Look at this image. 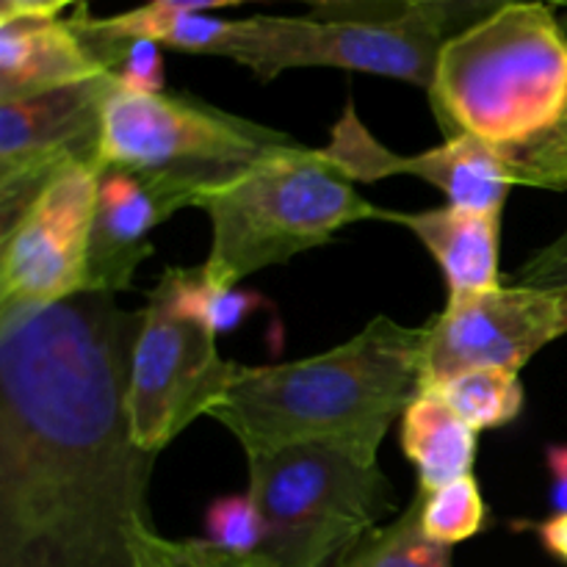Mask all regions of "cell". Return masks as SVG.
I'll return each instance as SVG.
<instances>
[{
    "label": "cell",
    "instance_id": "6da1fadb",
    "mask_svg": "<svg viewBox=\"0 0 567 567\" xmlns=\"http://www.w3.org/2000/svg\"><path fill=\"white\" fill-rule=\"evenodd\" d=\"M138 324L105 291L0 310V567H133L155 460L125 404Z\"/></svg>",
    "mask_w": 567,
    "mask_h": 567
},
{
    "label": "cell",
    "instance_id": "7a4b0ae2",
    "mask_svg": "<svg viewBox=\"0 0 567 567\" xmlns=\"http://www.w3.org/2000/svg\"><path fill=\"white\" fill-rule=\"evenodd\" d=\"M449 136H474L515 186L567 188V37L543 0L509 3L443 42L426 89Z\"/></svg>",
    "mask_w": 567,
    "mask_h": 567
},
{
    "label": "cell",
    "instance_id": "3957f363",
    "mask_svg": "<svg viewBox=\"0 0 567 567\" xmlns=\"http://www.w3.org/2000/svg\"><path fill=\"white\" fill-rule=\"evenodd\" d=\"M424 327L371 321L363 332L316 358L241 365L210 419L236 435L247 457L330 443L377 457L393 421L421 393Z\"/></svg>",
    "mask_w": 567,
    "mask_h": 567
},
{
    "label": "cell",
    "instance_id": "277c9868",
    "mask_svg": "<svg viewBox=\"0 0 567 567\" xmlns=\"http://www.w3.org/2000/svg\"><path fill=\"white\" fill-rule=\"evenodd\" d=\"M194 208H203L214 225L203 271L216 286H238L255 271L332 241L354 221L385 219V208L360 197L324 150L297 142L205 186Z\"/></svg>",
    "mask_w": 567,
    "mask_h": 567
},
{
    "label": "cell",
    "instance_id": "5b68a950",
    "mask_svg": "<svg viewBox=\"0 0 567 567\" xmlns=\"http://www.w3.org/2000/svg\"><path fill=\"white\" fill-rule=\"evenodd\" d=\"M247 463V493L266 524L260 554L282 567H324L393 509L377 457L352 449L293 443Z\"/></svg>",
    "mask_w": 567,
    "mask_h": 567
},
{
    "label": "cell",
    "instance_id": "8992f818",
    "mask_svg": "<svg viewBox=\"0 0 567 567\" xmlns=\"http://www.w3.org/2000/svg\"><path fill=\"white\" fill-rule=\"evenodd\" d=\"M452 33L443 6L391 17L255 14L233 22L225 59L247 66L260 81L299 66H338L430 89L437 53Z\"/></svg>",
    "mask_w": 567,
    "mask_h": 567
},
{
    "label": "cell",
    "instance_id": "52a82bcc",
    "mask_svg": "<svg viewBox=\"0 0 567 567\" xmlns=\"http://www.w3.org/2000/svg\"><path fill=\"white\" fill-rule=\"evenodd\" d=\"M293 138L183 94L133 92L111 72L103 97L100 166L166 172L210 186ZM199 188V192H203Z\"/></svg>",
    "mask_w": 567,
    "mask_h": 567
},
{
    "label": "cell",
    "instance_id": "ba28073f",
    "mask_svg": "<svg viewBox=\"0 0 567 567\" xmlns=\"http://www.w3.org/2000/svg\"><path fill=\"white\" fill-rule=\"evenodd\" d=\"M241 365L216 352V336L150 293L127 374V419L142 452L158 454L194 419L210 415Z\"/></svg>",
    "mask_w": 567,
    "mask_h": 567
},
{
    "label": "cell",
    "instance_id": "9c48e42d",
    "mask_svg": "<svg viewBox=\"0 0 567 567\" xmlns=\"http://www.w3.org/2000/svg\"><path fill=\"white\" fill-rule=\"evenodd\" d=\"M103 166L61 169L0 230V310L39 308L89 291V249Z\"/></svg>",
    "mask_w": 567,
    "mask_h": 567
},
{
    "label": "cell",
    "instance_id": "30bf717a",
    "mask_svg": "<svg viewBox=\"0 0 567 567\" xmlns=\"http://www.w3.org/2000/svg\"><path fill=\"white\" fill-rule=\"evenodd\" d=\"M567 336V293L498 286L449 305L424 324L421 391H437L465 371L518 374L543 347Z\"/></svg>",
    "mask_w": 567,
    "mask_h": 567
},
{
    "label": "cell",
    "instance_id": "8fae6325",
    "mask_svg": "<svg viewBox=\"0 0 567 567\" xmlns=\"http://www.w3.org/2000/svg\"><path fill=\"white\" fill-rule=\"evenodd\" d=\"M109 75L81 86L0 103V230L72 164H100Z\"/></svg>",
    "mask_w": 567,
    "mask_h": 567
},
{
    "label": "cell",
    "instance_id": "7c38bea8",
    "mask_svg": "<svg viewBox=\"0 0 567 567\" xmlns=\"http://www.w3.org/2000/svg\"><path fill=\"white\" fill-rule=\"evenodd\" d=\"M321 150L352 183L413 175L441 188L449 197V205L480 210V214H502L509 188L515 186L502 158L474 136H449L441 147L426 153H391L371 136L352 103L332 125L330 144Z\"/></svg>",
    "mask_w": 567,
    "mask_h": 567
},
{
    "label": "cell",
    "instance_id": "4fadbf2b",
    "mask_svg": "<svg viewBox=\"0 0 567 567\" xmlns=\"http://www.w3.org/2000/svg\"><path fill=\"white\" fill-rule=\"evenodd\" d=\"M199 188L197 181L183 175L105 166L89 249V291L131 288L138 264L153 255L150 233L181 208H192Z\"/></svg>",
    "mask_w": 567,
    "mask_h": 567
},
{
    "label": "cell",
    "instance_id": "5bb4252c",
    "mask_svg": "<svg viewBox=\"0 0 567 567\" xmlns=\"http://www.w3.org/2000/svg\"><path fill=\"white\" fill-rule=\"evenodd\" d=\"M109 72L70 17L0 22V103L81 86Z\"/></svg>",
    "mask_w": 567,
    "mask_h": 567
},
{
    "label": "cell",
    "instance_id": "9a60e30c",
    "mask_svg": "<svg viewBox=\"0 0 567 567\" xmlns=\"http://www.w3.org/2000/svg\"><path fill=\"white\" fill-rule=\"evenodd\" d=\"M388 221L408 227L430 249L446 277L449 297H471L502 286L498 277V241L502 214H480L457 205L419 210H385Z\"/></svg>",
    "mask_w": 567,
    "mask_h": 567
},
{
    "label": "cell",
    "instance_id": "2e32d148",
    "mask_svg": "<svg viewBox=\"0 0 567 567\" xmlns=\"http://www.w3.org/2000/svg\"><path fill=\"white\" fill-rule=\"evenodd\" d=\"M402 449L419 474V491L432 493L471 476L476 430H471L435 391H421L402 413Z\"/></svg>",
    "mask_w": 567,
    "mask_h": 567
},
{
    "label": "cell",
    "instance_id": "e0dca14e",
    "mask_svg": "<svg viewBox=\"0 0 567 567\" xmlns=\"http://www.w3.org/2000/svg\"><path fill=\"white\" fill-rule=\"evenodd\" d=\"M153 293L164 299L177 316L199 321L214 336L233 332L249 316L269 308V302L260 293L210 282L205 277L203 266H197V269H175L172 266V269L164 271V277H161Z\"/></svg>",
    "mask_w": 567,
    "mask_h": 567
},
{
    "label": "cell",
    "instance_id": "ac0fdd59",
    "mask_svg": "<svg viewBox=\"0 0 567 567\" xmlns=\"http://www.w3.org/2000/svg\"><path fill=\"white\" fill-rule=\"evenodd\" d=\"M336 567H454L452 548L421 532V496L393 524L371 529L338 557Z\"/></svg>",
    "mask_w": 567,
    "mask_h": 567
},
{
    "label": "cell",
    "instance_id": "d6986e66",
    "mask_svg": "<svg viewBox=\"0 0 567 567\" xmlns=\"http://www.w3.org/2000/svg\"><path fill=\"white\" fill-rule=\"evenodd\" d=\"M435 393L476 432L513 424L524 410V385L518 374L502 369L465 371L443 382Z\"/></svg>",
    "mask_w": 567,
    "mask_h": 567
},
{
    "label": "cell",
    "instance_id": "ffe728a7",
    "mask_svg": "<svg viewBox=\"0 0 567 567\" xmlns=\"http://www.w3.org/2000/svg\"><path fill=\"white\" fill-rule=\"evenodd\" d=\"M421 496V532L432 543L457 546L480 535L487 524V507L474 474L454 480L437 491Z\"/></svg>",
    "mask_w": 567,
    "mask_h": 567
},
{
    "label": "cell",
    "instance_id": "44dd1931",
    "mask_svg": "<svg viewBox=\"0 0 567 567\" xmlns=\"http://www.w3.org/2000/svg\"><path fill=\"white\" fill-rule=\"evenodd\" d=\"M133 567H282L264 554H230L208 540H172L150 520L133 532Z\"/></svg>",
    "mask_w": 567,
    "mask_h": 567
},
{
    "label": "cell",
    "instance_id": "7402d4cb",
    "mask_svg": "<svg viewBox=\"0 0 567 567\" xmlns=\"http://www.w3.org/2000/svg\"><path fill=\"white\" fill-rule=\"evenodd\" d=\"M205 535L221 551L260 554L266 543L264 515L249 493L216 498L205 513Z\"/></svg>",
    "mask_w": 567,
    "mask_h": 567
},
{
    "label": "cell",
    "instance_id": "603a6c76",
    "mask_svg": "<svg viewBox=\"0 0 567 567\" xmlns=\"http://www.w3.org/2000/svg\"><path fill=\"white\" fill-rule=\"evenodd\" d=\"M509 286L540 288V291L567 293V230L557 241L537 249L526 264L509 275Z\"/></svg>",
    "mask_w": 567,
    "mask_h": 567
},
{
    "label": "cell",
    "instance_id": "cb8c5ba5",
    "mask_svg": "<svg viewBox=\"0 0 567 567\" xmlns=\"http://www.w3.org/2000/svg\"><path fill=\"white\" fill-rule=\"evenodd\" d=\"M299 3H308L316 11V17H358L354 11H369L374 6H388L396 14L399 11L419 9V6H443L446 11L452 9V0H299Z\"/></svg>",
    "mask_w": 567,
    "mask_h": 567
},
{
    "label": "cell",
    "instance_id": "d4e9b609",
    "mask_svg": "<svg viewBox=\"0 0 567 567\" xmlns=\"http://www.w3.org/2000/svg\"><path fill=\"white\" fill-rule=\"evenodd\" d=\"M509 3H524V0H452L449 17H452L454 33L463 31V28L471 25V22L482 20V17L493 14V11L504 9V6H509ZM543 3H551L554 9H557V6L567 9V0H543Z\"/></svg>",
    "mask_w": 567,
    "mask_h": 567
},
{
    "label": "cell",
    "instance_id": "484cf974",
    "mask_svg": "<svg viewBox=\"0 0 567 567\" xmlns=\"http://www.w3.org/2000/svg\"><path fill=\"white\" fill-rule=\"evenodd\" d=\"M78 0H0V22L20 17H59Z\"/></svg>",
    "mask_w": 567,
    "mask_h": 567
},
{
    "label": "cell",
    "instance_id": "4316f807",
    "mask_svg": "<svg viewBox=\"0 0 567 567\" xmlns=\"http://www.w3.org/2000/svg\"><path fill=\"white\" fill-rule=\"evenodd\" d=\"M529 529H535L537 540L551 557L567 565V513H554L551 518L540 520V524H529Z\"/></svg>",
    "mask_w": 567,
    "mask_h": 567
},
{
    "label": "cell",
    "instance_id": "83f0119b",
    "mask_svg": "<svg viewBox=\"0 0 567 567\" xmlns=\"http://www.w3.org/2000/svg\"><path fill=\"white\" fill-rule=\"evenodd\" d=\"M546 465L551 474V507L567 513V446H548Z\"/></svg>",
    "mask_w": 567,
    "mask_h": 567
},
{
    "label": "cell",
    "instance_id": "f1b7e54d",
    "mask_svg": "<svg viewBox=\"0 0 567 567\" xmlns=\"http://www.w3.org/2000/svg\"><path fill=\"white\" fill-rule=\"evenodd\" d=\"M150 3L172 6V9H186V11H210V9H233V6H244V3H264V0H150Z\"/></svg>",
    "mask_w": 567,
    "mask_h": 567
},
{
    "label": "cell",
    "instance_id": "f546056e",
    "mask_svg": "<svg viewBox=\"0 0 567 567\" xmlns=\"http://www.w3.org/2000/svg\"><path fill=\"white\" fill-rule=\"evenodd\" d=\"M559 22H563V31H565V37H567V9H565V14L559 17Z\"/></svg>",
    "mask_w": 567,
    "mask_h": 567
}]
</instances>
